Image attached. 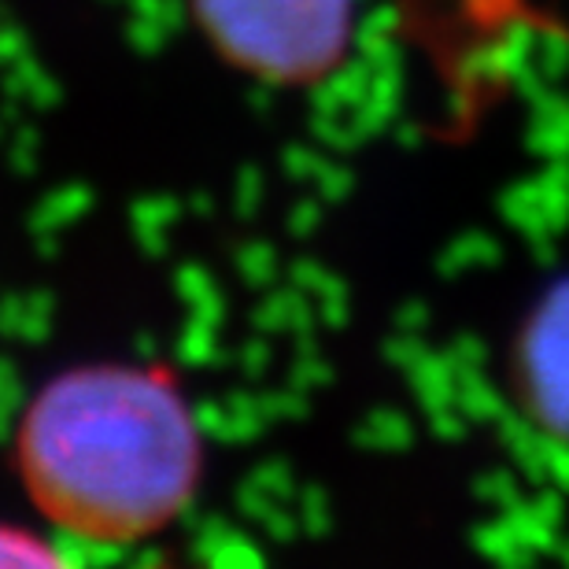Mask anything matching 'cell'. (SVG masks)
Wrapping results in <instances>:
<instances>
[{"label": "cell", "mask_w": 569, "mask_h": 569, "mask_svg": "<svg viewBox=\"0 0 569 569\" xmlns=\"http://www.w3.org/2000/svg\"><path fill=\"white\" fill-rule=\"evenodd\" d=\"M16 466L56 532L116 548L163 532L192 503L203 440L178 381L148 367L93 362L33 396Z\"/></svg>", "instance_id": "obj_1"}, {"label": "cell", "mask_w": 569, "mask_h": 569, "mask_svg": "<svg viewBox=\"0 0 569 569\" xmlns=\"http://www.w3.org/2000/svg\"><path fill=\"white\" fill-rule=\"evenodd\" d=\"M356 0H197L203 33L267 82H315L351 38Z\"/></svg>", "instance_id": "obj_2"}, {"label": "cell", "mask_w": 569, "mask_h": 569, "mask_svg": "<svg viewBox=\"0 0 569 569\" xmlns=\"http://www.w3.org/2000/svg\"><path fill=\"white\" fill-rule=\"evenodd\" d=\"M526 385L540 415L569 422V296H555L526 345Z\"/></svg>", "instance_id": "obj_3"}, {"label": "cell", "mask_w": 569, "mask_h": 569, "mask_svg": "<svg viewBox=\"0 0 569 569\" xmlns=\"http://www.w3.org/2000/svg\"><path fill=\"white\" fill-rule=\"evenodd\" d=\"M0 569H82L44 532L0 521Z\"/></svg>", "instance_id": "obj_4"}]
</instances>
